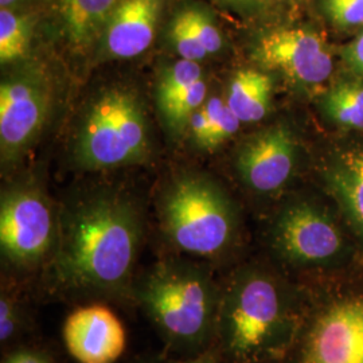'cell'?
Here are the masks:
<instances>
[{"label": "cell", "mask_w": 363, "mask_h": 363, "mask_svg": "<svg viewBox=\"0 0 363 363\" xmlns=\"http://www.w3.org/2000/svg\"><path fill=\"white\" fill-rule=\"evenodd\" d=\"M46 288L65 298H123L132 273L142 220L130 199L99 194L67 208L60 228Z\"/></svg>", "instance_id": "1"}, {"label": "cell", "mask_w": 363, "mask_h": 363, "mask_svg": "<svg viewBox=\"0 0 363 363\" xmlns=\"http://www.w3.org/2000/svg\"><path fill=\"white\" fill-rule=\"evenodd\" d=\"M306 323L296 289L262 268H244L220 289L217 339L233 363L273 362Z\"/></svg>", "instance_id": "2"}, {"label": "cell", "mask_w": 363, "mask_h": 363, "mask_svg": "<svg viewBox=\"0 0 363 363\" xmlns=\"http://www.w3.org/2000/svg\"><path fill=\"white\" fill-rule=\"evenodd\" d=\"M130 295L174 350L196 355L217 337L220 289L195 265L160 262L132 286Z\"/></svg>", "instance_id": "3"}, {"label": "cell", "mask_w": 363, "mask_h": 363, "mask_svg": "<svg viewBox=\"0 0 363 363\" xmlns=\"http://www.w3.org/2000/svg\"><path fill=\"white\" fill-rule=\"evenodd\" d=\"M160 220L169 241L199 257H217L233 244L237 213L230 198L214 182L184 177L160 201Z\"/></svg>", "instance_id": "4"}, {"label": "cell", "mask_w": 363, "mask_h": 363, "mask_svg": "<svg viewBox=\"0 0 363 363\" xmlns=\"http://www.w3.org/2000/svg\"><path fill=\"white\" fill-rule=\"evenodd\" d=\"M148 125L135 91L112 86L91 103L78 133L76 154L82 167L112 169L148 155Z\"/></svg>", "instance_id": "5"}, {"label": "cell", "mask_w": 363, "mask_h": 363, "mask_svg": "<svg viewBox=\"0 0 363 363\" xmlns=\"http://www.w3.org/2000/svg\"><path fill=\"white\" fill-rule=\"evenodd\" d=\"M298 340V363H363V284L322 301Z\"/></svg>", "instance_id": "6"}, {"label": "cell", "mask_w": 363, "mask_h": 363, "mask_svg": "<svg viewBox=\"0 0 363 363\" xmlns=\"http://www.w3.org/2000/svg\"><path fill=\"white\" fill-rule=\"evenodd\" d=\"M271 244L283 261L300 268H323L340 262L346 238L335 218L310 201H295L273 222Z\"/></svg>", "instance_id": "7"}, {"label": "cell", "mask_w": 363, "mask_h": 363, "mask_svg": "<svg viewBox=\"0 0 363 363\" xmlns=\"http://www.w3.org/2000/svg\"><path fill=\"white\" fill-rule=\"evenodd\" d=\"M52 211L37 189L19 187L1 195L0 247L3 259L15 268L38 265L54 242Z\"/></svg>", "instance_id": "8"}, {"label": "cell", "mask_w": 363, "mask_h": 363, "mask_svg": "<svg viewBox=\"0 0 363 363\" xmlns=\"http://www.w3.org/2000/svg\"><path fill=\"white\" fill-rule=\"evenodd\" d=\"M255 60L298 86L323 85L334 73V58L323 38L308 28H277L259 37Z\"/></svg>", "instance_id": "9"}, {"label": "cell", "mask_w": 363, "mask_h": 363, "mask_svg": "<svg viewBox=\"0 0 363 363\" xmlns=\"http://www.w3.org/2000/svg\"><path fill=\"white\" fill-rule=\"evenodd\" d=\"M49 103V85L37 70L13 74L1 82L0 145L4 160L15 159L38 136Z\"/></svg>", "instance_id": "10"}, {"label": "cell", "mask_w": 363, "mask_h": 363, "mask_svg": "<svg viewBox=\"0 0 363 363\" xmlns=\"http://www.w3.org/2000/svg\"><path fill=\"white\" fill-rule=\"evenodd\" d=\"M298 150L296 138L286 125L259 130L247 139L237 155L240 177L256 193H276L292 178Z\"/></svg>", "instance_id": "11"}, {"label": "cell", "mask_w": 363, "mask_h": 363, "mask_svg": "<svg viewBox=\"0 0 363 363\" xmlns=\"http://www.w3.org/2000/svg\"><path fill=\"white\" fill-rule=\"evenodd\" d=\"M64 342L79 363H115L127 346L125 328L104 304L79 307L66 318Z\"/></svg>", "instance_id": "12"}, {"label": "cell", "mask_w": 363, "mask_h": 363, "mask_svg": "<svg viewBox=\"0 0 363 363\" xmlns=\"http://www.w3.org/2000/svg\"><path fill=\"white\" fill-rule=\"evenodd\" d=\"M166 0H120L105 27V52L132 58L145 52L155 38Z\"/></svg>", "instance_id": "13"}, {"label": "cell", "mask_w": 363, "mask_h": 363, "mask_svg": "<svg viewBox=\"0 0 363 363\" xmlns=\"http://www.w3.org/2000/svg\"><path fill=\"white\" fill-rule=\"evenodd\" d=\"M120 0H57L60 27L69 45L85 50L103 37Z\"/></svg>", "instance_id": "14"}, {"label": "cell", "mask_w": 363, "mask_h": 363, "mask_svg": "<svg viewBox=\"0 0 363 363\" xmlns=\"http://www.w3.org/2000/svg\"><path fill=\"white\" fill-rule=\"evenodd\" d=\"M325 182L343 216L363 241V150L337 156L328 166Z\"/></svg>", "instance_id": "15"}, {"label": "cell", "mask_w": 363, "mask_h": 363, "mask_svg": "<svg viewBox=\"0 0 363 363\" xmlns=\"http://www.w3.org/2000/svg\"><path fill=\"white\" fill-rule=\"evenodd\" d=\"M272 89V78L265 72L241 69L232 78L225 100L241 123H256L268 115Z\"/></svg>", "instance_id": "16"}, {"label": "cell", "mask_w": 363, "mask_h": 363, "mask_svg": "<svg viewBox=\"0 0 363 363\" xmlns=\"http://www.w3.org/2000/svg\"><path fill=\"white\" fill-rule=\"evenodd\" d=\"M320 108L333 123L363 130V81H342L325 91Z\"/></svg>", "instance_id": "17"}, {"label": "cell", "mask_w": 363, "mask_h": 363, "mask_svg": "<svg viewBox=\"0 0 363 363\" xmlns=\"http://www.w3.org/2000/svg\"><path fill=\"white\" fill-rule=\"evenodd\" d=\"M31 40V26L26 16L9 7L0 11V62L10 64L26 55Z\"/></svg>", "instance_id": "18"}, {"label": "cell", "mask_w": 363, "mask_h": 363, "mask_svg": "<svg viewBox=\"0 0 363 363\" xmlns=\"http://www.w3.org/2000/svg\"><path fill=\"white\" fill-rule=\"evenodd\" d=\"M206 94L208 86L205 78H202L177 97L171 99L164 104L159 105V109L169 128L177 133L186 130L195 112L205 104Z\"/></svg>", "instance_id": "19"}, {"label": "cell", "mask_w": 363, "mask_h": 363, "mask_svg": "<svg viewBox=\"0 0 363 363\" xmlns=\"http://www.w3.org/2000/svg\"><path fill=\"white\" fill-rule=\"evenodd\" d=\"M203 111L208 116V133L202 143L199 144V148L214 150L233 138L241 125V121L226 104V100H222L220 97H211L210 100H206Z\"/></svg>", "instance_id": "20"}, {"label": "cell", "mask_w": 363, "mask_h": 363, "mask_svg": "<svg viewBox=\"0 0 363 363\" xmlns=\"http://www.w3.org/2000/svg\"><path fill=\"white\" fill-rule=\"evenodd\" d=\"M203 78L202 67L195 61L181 60L167 67L157 84V104L162 105L189 89L196 81Z\"/></svg>", "instance_id": "21"}, {"label": "cell", "mask_w": 363, "mask_h": 363, "mask_svg": "<svg viewBox=\"0 0 363 363\" xmlns=\"http://www.w3.org/2000/svg\"><path fill=\"white\" fill-rule=\"evenodd\" d=\"M169 37L174 50L181 55L182 60L198 62L208 57L195 37L183 10L174 16L169 25Z\"/></svg>", "instance_id": "22"}, {"label": "cell", "mask_w": 363, "mask_h": 363, "mask_svg": "<svg viewBox=\"0 0 363 363\" xmlns=\"http://www.w3.org/2000/svg\"><path fill=\"white\" fill-rule=\"evenodd\" d=\"M183 11L187 16V21L195 37L206 54L211 55L220 52L223 45V38L218 25L216 23L210 13L199 7H187L183 9Z\"/></svg>", "instance_id": "23"}, {"label": "cell", "mask_w": 363, "mask_h": 363, "mask_svg": "<svg viewBox=\"0 0 363 363\" xmlns=\"http://www.w3.org/2000/svg\"><path fill=\"white\" fill-rule=\"evenodd\" d=\"M325 16L339 28L363 26V0H322Z\"/></svg>", "instance_id": "24"}, {"label": "cell", "mask_w": 363, "mask_h": 363, "mask_svg": "<svg viewBox=\"0 0 363 363\" xmlns=\"http://www.w3.org/2000/svg\"><path fill=\"white\" fill-rule=\"evenodd\" d=\"M22 325V311L10 295L1 294L0 298V340L9 342L15 337Z\"/></svg>", "instance_id": "25"}, {"label": "cell", "mask_w": 363, "mask_h": 363, "mask_svg": "<svg viewBox=\"0 0 363 363\" xmlns=\"http://www.w3.org/2000/svg\"><path fill=\"white\" fill-rule=\"evenodd\" d=\"M345 61L351 69L363 76V31L345 48Z\"/></svg>", "instance_id": "26"}, {"label": "cell", "mask_w": 363, "mask_h": 363, "mask_svg": "<svg viewBox=\"0 0 363 363\" xmlns=\"http://www.w3.org/2000/svg\"><path fill=\"white\" fill-rule=\"evenodd\" d=\"M3 363H52L50 357L43 351L21 349L6 358Z\"/></svg>", "instance_id": "27"}, {"label": "cell", "mask_w": 363, "mask_h": 363, "mask_svg": "<svg viewBox=\"0 0 363 363\" xmlns=\"http://www.w3.org/2000/svg\"><path fill=\"white\" fill-rule=\"evenodd\" d=\"M172 363H218L217 359V354L214 350H206L203 352H199L194 357L189 358V359H184V361H178V362Z\"/></svg>", "instance_id": "28"}, {"label": "cell", "mask_w": 363, "mask_h": 363, "mask_svg": "<svg viewBox=\"0 0 363 363\" xmlns=\"http://www.w3.org/2000/svg\"><path fill=\"white\" fill-rule=\"evenodd\" d=\"M19 0H0V6L1 7H10V6H13L15 3H18Z\"/></svg>", "instance_id": "29"}, {"label": "cell", "mask_w": 363, "mask_h": 363, "mask_svg": "<svg viewBox=\"0 0 363 363\" xmlns=\"http://www.w3.org/2000/svg\"><path fill=\"white\" fill-rule=\"evenodd\" d=\"M230 1H247V0H230Z\"/></svg>", "instance_id": "30"}, {"label": "cell", "mask_w": 363, "mask_h": 363, "mask_svg": "<svg viewBox=\"0 0 363 363\" xmlns=\"http://www.w3.org/2000/svg\"><path fill=\"white\" fill-rule=\"evenodd\" d=\"M257 363H272V362H257Z\"/></svg>", "instance_id": "31"}]
</instances>
